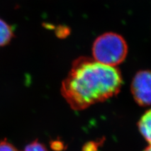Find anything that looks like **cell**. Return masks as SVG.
Listing matches in <instances>:
<instances>
[{"mask_svg": "<svg viewBox=\"0 0 151 151\" xmlns=\"http://www.w3.org/2000/svg\"><path fill=\"white\" fill-rule=\"evenodd\" d=\"M138 128L145 140L151 144V108L140 118L138 122Z\"/></svg>", "mask_w": 151, "mask_h": 151, "instance_id": "4", "label": "cell"}, {"mask_svg": "<svg viewBox=\"0 0 151 151\" xmlns=\"http://www.w3.org/2000/svg\"><path fill=\"white\" fill-rule=\"evenodd\" d=\"M144 151H151V144H149V145L144 150Z\"/></svg>", "mask_w": 151, "mask_h": 151, "instance_id": "11", "label": "cell"}, {"mask_svg": "<svg viewBox=\"0 0 151 151\" xmlns=\"http://www.w3.org/2000/svg\"><path fill=\"white\" fill-rule=\"evenodd\" d=\"M70 31L66 27L60 26L56 30V35L59 38H65L69 34Z\"/></svg>", "mask_w": 151, "mask_h": 151, "instance_id": "10", "label": "cell"}, {"mask_svg": "<svg viewBox=\"0 0 151 151\" xmlns=\"http://www.w3.org/2000/svg\"><path fill=\"white\" fill-rule=\"evenodd\" d=\"M131 91L139 105H151V70H140L135 74L131 84Z\"/></svg>", "mask_w": 151, "mask_h": 151, "instance_id": "3", "label": "cell"}, {"mask_svg": "<svg viewBox=\"0 0 151 151\" xmlns=\"http://www.w3.org/2000/svg\"><path fill=\"white\" fill-rule=\"evenodd\" d=\"M14 37L12 27L0 18V47L8 44Z\"/></svg>", "mask_w": 151, "mask_h": 151, "instance_id": "5", "label": "cell"}, {"mask_svg": "<svg viewBox=\"0 0 151 151\" xmlns=\"http://www.w3.org/2000/svg\"><path fill=\"white\" fill-rule=\"evenodd\" d=\"M93 59L101 64L115 67L126 58L128 47L125 39L113 32L99 36L92 48Z\"/></svg>", "mask_w": 151, "mask_h": 151, "instance_id": "2", "label": "cell"}, {"mask_svg": "<svg viewBox=\"0 0 151 151\" xmlns=\"http://www.w3.org/2000/svg\"><path fill=\"white\" fill-rule=\"evenodd\" d=\"M102 142L101 140L100 142H88L83 145L82 151H98V147L101 145Z\"/></svg>", "mask_w": 151, "mask_h": 151, "instance_id": "7", "label": "cell"}, {"mask_svg": "<svg viewBox=\"0 0 151 151\" xmlns=\"http://www.w3.org/2000/svg\"><path fill=\"white\" fill-rule=\"evenodd\" d=\"M122 86L117 68L82 56L74 61L60 92L70 107L79 111L116 95Z\"/></svg>", "mask_w": 151, "mask_h": 151, "instance_id": "1", "label": "cell"}, {"mask_svg": "<svg viewBox=\"0 0 151 151\" xmlns=\"http://www.w3.org/2000/svg\"><path fill=\"white\" fill-rule=\"evenodd\" d=\"M0 151H18V149L6 140V139H4L3 140H0Z\"/></svg>", "mask_w": 151, "mask_h": 151, "instance_id": "8", "label": "cell"}, {"mask_svg": "<svg viewBox=\"0 0 151 151\" xmlns=\"http://www.w3.org/2000/svg\"><path fill=\"white\" fill-rule=\"evenodd\" d=\"M23 151H49L45 146L37 140L27 145Z\"/></svg>", "mask_w": 151, "mask_h": 151, "instance_id": "6", "label": "cell"}, {"mask_svg": "<svg viewBox=\"0 0 151 151\" xmlns=\"http://www.w3.org/2000/svg\"><path fill=\"white\" fill-rule=\"evenodd\" d=\"M51 149L55 151H62L65 149V144L60 140H52L50 142Z\"/></svg>", "mask_w": 151, "mask_h": 151, "instance_id": "9", "label": "cell"}]
</instances>
